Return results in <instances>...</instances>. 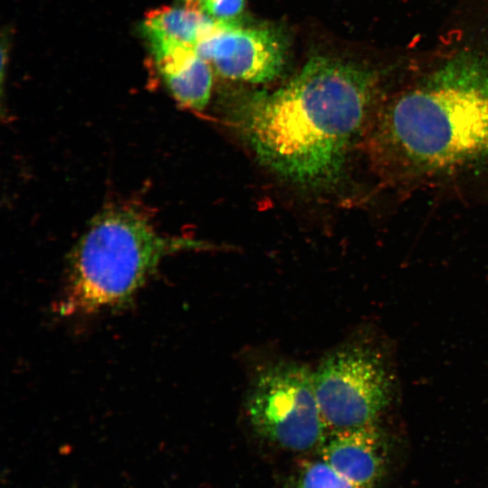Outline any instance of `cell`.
I'll return each mask as SVG.
<instances>
[{"label":"cell","instance_id":"cell-1","mask_svg":"<svg viewBox=\"0 0 488 488\" xmlns=\"http://www.w3.org/2000/svg\"><path fill=\"white\" fill-rule=\"evenodd\" d=\"M375 84V74L360 65L313 57L282 88L242 100L232 122L274 173L298 185L330 187L343 174Z\"/></svg>","mask_w":488,"mask_h":488},{"label":"cell","instance_id":"cell-6","mask_svg":"<svg viewBox=\"0 0 488 488\" xmlns=\"http://www.w3.org/2000/svg\"><path fill=\"white\" fill-rule=\"evenodd\" d=\"M195 51L221 76L251 83L277 78L286 52L281 38L269 29L217 20L202 33Z\"/></svg>","mask_w":488,"mask_h":488},{"label":"cell","instance_id":"cell-12","mask_svg":"<svg viewBox=\"0 0 488 488\" xmlns=\"http://www.w3.org/2000/svg\"><path fill=\"white\" fill-rule=\"evenodd\" d=\"M185 4L192 5L202 8V6L209 0H184Z\"/></svg>","mask_w":488,"mask_h":488},{"label":"cell","instance_id":"cell-9","mask_svg":"<svg viewBox=\"0 0 488 488\" xmlns=\"http://www.w3.org/2000/svg\"><path fill=\"white\" fill-rule=\"evenodd\" d=\"M198 6L161 7L146 14L144 29L151 46L183 44L195 48L202 33L214 23Z\"/></svg>","mask_w":488,"mask_h":488},{"label":"cell","instance_id":"cell-4","mask_svg":"<svg viewBox=\"0 0 488 488\" xmlns=\"http://www.w3.org/2000/svg\"><path fill=\"white\" fill-rule=\"evenodd\" d=\"M247 414L258 434L288 450L320 447L328 436L314 371L303 364L278 362L262 370L251 385Z\"/></svg>","mask_w":488,"mask_h":488},{"label":"cell","instance_id":"cell-5","mask_svg":"<svg viewBox=\"0 0 488 488\" xmlns=\"http://www.w3.org/2000/svg\"><path fill=\"white\" fill-rule=\"evenodd\" d=\"M324 420L331 431L376 424L390 398L382 361L367 347L349 345L328 354L314 371Z\"/></svg>","mask_w":488,"mask_h":488},{"label":"cell","instance_id":"cell-2","mask_svg":"<svg viewBox=\"0 0 488 488\" xmlns=\"http://www.w3.org/2000/svg\"><path fill=\"white\" fill-rule=\"evenodd\" d=\"M377 161L432 175L488 157V55L463 52L398 95L371 136Z\"/></svg>","mask_w":488,"mask_h":488},{"label":"cell","instance_id":"cell-10","mask_svg":"<svg viewBox=\"0 0 488 488\" xmlns=\"http://www.w3.org/2000/svg\"><path fill=\"white\" fill-rule=\"evenodd\" d=\"M294 488H360L320 455L304 462L295 477Z\"/></svg>","mask_w":488,"mask_h":488},{"label":"cell","instance_id":"cell-3","mask_svg":"<svg viewBox=\"0 0 488 488\" xmlns=\"http://www.w3.org/2000/svg\"><path fill=\"white\" fill-rule=\"evenodd\" d=\"M204 247L159 231L137 202L109 203L91 220L70 253L59 311L93 314L123 307L167 256Z\"/></svg>","mask_w":488,"mask_h":488},{"label":"cell","instance_id":"cell-7","mask_svg":"<svg viewBox=\"0 0 488 488\" xmlns=\"http://www.w3.org/2000/svg\"><path fill=\"white\" fill-rule=\"evenodd\" d=\"M376 424L331 431L320 456L360 488H376L389 465V446Z\"/></svg>","mask_w":488,"mask_h":488},{"label":"cell","instance_id":"cell-8","mask_svg":"<svg viewBox=\"0 0 488 488\" xmlns=\"http://www.w3.org/2000/svg\"><path fill=\"white\" fill-rule=\"evenodd\" d=\"M151 50L159 74L174 100L184 108L203 110L211 93V65L192 46L162 44Z\"/></svg>","mask_w":488,"mask_h":488},{"label":"cell","instance_id":"cell-11","mask_svg":"<svg viewBox=\"0 0 488 488\" xmlns=\"http://www.w3.org/2000/svg\"><path fill=\"white\" fill-rule=\"evenodd\" d=\"M245 6V0H209L202 9L217 21H235Z\"/></svg>","mask_w":488,"mask_h":488}]
</instances>
